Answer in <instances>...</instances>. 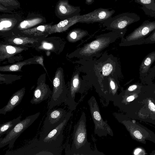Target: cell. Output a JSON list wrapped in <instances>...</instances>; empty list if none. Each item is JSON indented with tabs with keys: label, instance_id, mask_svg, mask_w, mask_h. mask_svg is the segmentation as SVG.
<instances>
[{
	"label": "cell",
	"instance_id": "cell-1",
	"mask_svg": "<svg viewBox=\"0 0 155 155\" xmlns=\"http://www.w3.org/2000/svg\"><path fill=\"white\" fill-rule=\"evenodd\" d=\"M72 143L70 152L71 155H93L90 144L87 139L85 114L83 112L74 127Z\"/></svg>",
	"mask_w": 155,
	"mask_h": 155
},
{
	"label": "cell",
	"instance_id": "cell-2",
	"mask_svg": "<svg viewBox=\"0 0 155 155\" xmlns=\"http://www.w3.org/2000/svg\"><path fill=\"white\" fill-rule=\"evenodd\" d=\"M71 115V112H67L63 121L46 135L40 137L39 141L46 147L62 151L63 130Z\"/></svg>",
	"mask_w": 155,
	"mask_h": 155
},
{
	"label": "cell",
	"instance_id": "cell-3",
	"mask_svg": "<svg viewBox=\"0 0 155 155\" xmlns=\"http://www.w3.org/2000/svg\"><path fill=\"white\" fill-rule=\"evenodd\" d=\"M40 114V112H38L26 117L17 123L4 138L0 137V148L8 145L9 149H12L16 139L37 119Z\"/></svg>",
	"mask_w": 155,
	"mask_h": 155
},
{
	"label": "cell",
	"instance_id": "cell-4",
	"mask_svg": "<svg viewBox=\"0 0 155 155\" xmlns=\"http://www.w3.org/2000/svg\"><path fill=\"white\" fill-rule=\"evenodd\" d=\"M140 20V16L135 13L125 12L112 17L103 25L107 27V28L116 31L124 35L129 25Z\"/></svg>",
	"mask_w": 155,
	"mask_h": 155
},
{
	"label": "cell",
	"instance_id": "cell-5",
	"mask_svg": "<svg viewBox=\"0 0 155 155\" xmlns=\"http://www.w3.org/2000/svg\"><path fill=\"white\" fill-rule=\"evenodd\" d=\"M155 30V21L146 20L123 40L124 46L144 44L145 39Z\"/></svg>",
	"mask_w": 155,
	"mask_h": 155
},
{
	"label": "cell",
	"instance_id": "cell-6",
	"mask_svg": "<svg viewBox=\"0 0 155 155\" xmlns=\"http://www.w3.org/2000/svg\"><path fill=\"white\" fill-rule=\"evenodd\" d=\"M91 115L94 125V133L98 136H107V134L113 136V131L107 123L104 121L100 113L96 100L92 97L88 101Z\"/></svg>",
	"mask_w": 155,
	"mask_h": 155
},
{
	"label": "cell",
	"instance_id": "cell-7",
	"mask_svg": "<svg viewBox=\"0 0 155 155\" xmlns=\"http://www.w3.org/2000/svg\"><path fill=\"white\" fill-rule=\"evenodd\" d=\"M61 154L44 147L37 138L34 139L26 145L14 150H8L5 155H59Z\"/></svg>",
	"mask_w": 155,
	"mask_h": 155
},
{
	"label": "cell",
	"instance_id": "cell-8",
	"mask_svg": "<svg viewBox=\"0 0 155 155\" xmlns=\"http://www.w3.org/2000/svg\"><path fill=\"white\" fill-rule=\"evenodd\" d=\"M60 70L57 71L53 81V89L50 101L48 103V110L55 106L64 103L66 99L67 90L62 80L61 79Z\"/></svg>",
	"mask_w": 155,
	"mask_h": 155
},
{
	"label": "cell",
	"instance_id": "cell-9",
	"mask_svg": "<svg viewBox=\"0 0 155 155\" xmlns=\"http://www.w3.org/2000/svg\"><path fill=\"white\" fill-rule=\"evenodd\" d=\"M62 108L51 109L48 111L43 124L40 137L47 134L64 120L67 114Z\"/></svg>",
	"mask_w": 155,
	"mask_h": 155
},
{
	"label": "cell",
	"instance_id": "cell-10",
	"mask_svg": "<svg viewBox=\"0 0 155 155\" xmlns=\"http://www.w3.org/2000/svg\"><path fill=\"white\" fill-rule=\"evenodd\" d=\"M115 11L112 9L101 8L96 9L89 13L84 14V18L82 23H94L100 22L104 23L110 18Z\"/></svg>",
	"mask_w": 155,
	"mask_h": 155
},
{
	"label": "cell",
	"instance_id": "cell-11",
	"mask_svg": "<svg viewBox=\"0 0 155 155\" xmlns=\"http://www.w3.org/2000/svg\"><path fill=\"white\" fill-rule=\"evenodd\" d=\"M155 61V51L147 55L142 61L139 68V78L143 83H152V65Z\"/></svg>",
	"mask_w": 155,
	"mask_h": 155
},
{
	"label": "cell",
	"instance_id": "cell-12",
	"mask_svg": "<svg viewBox=\"0 0 155 155\" xmlns=\"http://www.w3.org/2000/svg\"><path fill=\"white\" fill-rule=\"evenodd\" d=\"M52 91L44 80L38 81L37 85L33 92V97L30 101L32 104H38L47 99Z\"/></svg>",
	"mask_w": 155,
	"mask_h": 155
},
{
	"label": "cell",
	"instance_id": "cell-13",
	"mask_svg": "<svg viewBox=\"0 0 155 155\" xmlns=\"http://www.w3.org/2000/svg\"><path fill=\"white\" fill-rule=\"evenodd\" d=\"M58 5L59 12L64 19L80 15V7L70 5L68 0H61Z\"/></svg>",
	"mask_w": 155,
	"mask_h": 155
},
{
	"label": "cell",
	"instance_id": "cell-14",
	"mask_svg": "<svg viewBox=\"0 0 155 155\" xmlns=\"http://www.w3.org/2000/svg\"><path fill=\"white\" fill-rule=\"evenodd\" d=\"M25 88L23 87L13 94L7 104L0 110V114L5 115L11 111L22 101L25 95Z\"/></svg>",
	"mask_w": 155,
	"mask_h": 155
},
{
	"label": "cell",
	"instance_id": "cell-15",
	"mask_svg": "<svg viewBox=\"0 0 155 155\" xmlns=\"http://www.w3.org/2000/svg\"><path fill=\"white\" fill-rule=\"evenodd\" d=\"M84 17V15H80L65 19L52 27L50 32H60L65 31L78 22L81 23Z\"/></svg>",
	"mask_w": 155,
	"mask_h": 155
},
{
	"label": "cell",
	"instance_id": "cell-16",
	"mask_svg": "<svg viewBox=\"0 0 155 155\" xmlns=\"http://www.w3.org/2000/svg\"><path fill=\"white\" fill-rule=\"evenodd\" d=\"M142 5L140 8L145 14L155 18V0H133Z\"/></svg>",
	"mask_w": 155,
	"mask_h": 155
},
{
	"label": "cell",
	"instance_id": "cell-17",
	"mask_svg": "<svg viewBox=\"0 0 155 155\" xmlns=\"http://www.w3.org/2000/svg\"><path fill=\"white\" fill-rule=\"evenodd\" d=\"M21 116H20L17 118L10 120L0 125V137L3 134H8L21 121Z\"/></svg>",
	"mask_w": 155,
	"mask_h": 155
},
{
	"label": "cell",
	"instance_id": "cell-18",
	"mask_svg": "<svg viewBox=\"0 0 155 155\" xmlns=\"http://www.w3.org/2000/svg\"><path fill=\"white\" fill-rule=\"evenodd\" d=\"M25 62H21L18 64H14L3 67H1L0 70L3 71H16L19 69L24 64Z\"/></svg>",
	"mask_w": 155,
	"mask_h": 155
},
{
	"label": "cell",
	"instance_id": "cell-19",
	"mask_svg": "<svg viewBox=\"0 0 155 155\" xmlns=\"http://www.w3.org/2000/svg\"><path fill=\"white\" fill-rule=\"evenodd\" d=\"M38 22V21H37L36 19L29 21L25 20L20 23V27L21 28H28L36 25Z\"/></svg>",
	"mask_w": 155,
	"mask_h": 155
},
{
	"label": "cell",
	"instance_id": "cell-20",
	"mask_svg": "<svg viewBox=\"0 0 155 155\" xmlns=\"http://www.w3.org/2000/svg\"><path fill=\"white\" fill-rule=\"evenodd\" d=\"M155 43V30L153 31L144 41V44H152Z\"/></svg>",
	"mask_w": 155,
	"mask_h": 155
},
{
	"label": "cell",
	"instance_id": "cell-21",
	"mask_svg": "<svg viewBox=\"0 0 155 155\" xmlns=\"http://www.w3.org/2000/svg\"><path fill=\"white\" fill-rule=\"evenodd\" d=\"M112 69V65L110 64H107L103 67V74L104 76H107L110 73Z\"/></svg>",
	"mask_w": 155,
	"mask_h": 155
},
{
	"label": "cell",
	"instance_id": "cell-22",
	"mask_svg": "<svg viewBox=\"0 0 155 155\" xmlns=\"http://www.w3.org/2000/svg\"><path fill=\"white\" fill-rule=\"evenodd\" d=\"M5 51L10 54H13L17 51L16 48L13 46L7 45L5 46Z\"/></svg>",
	"mask_w": 155,
	"mask_h": 155
},
{
	"label": "cell",
	"instance_id": "cell-23",
	"mask_svg": "<svg viewBox=\"0 0 155 155\" xmlns=\"http://www.w3.org/2000/svg\"><path fill=\"white\" fill-rule=\"evenodd\" d=\"M12 25V22L9 21H3L0 23V30H1L4 28H8Z\"/></svg>",
	"mask_w": 155,
	"mask_h": 155
},
{
	"label": "cell",
	"instance_id": "cell-24",
	"mask_svg": "<svg viewBox=\"0 0 155 155\" xmlns=\"http://www.w3.org/2000/svg\"><path fill=\"white\" fill-rule=\"evenodd\" d=\"M27 39L21 38H16L13 39V42L17 45H21L24 44L25 43L29 42V41H27Z\"/></svg>",
	"mask_w": 155,
	"mask_h": 155
},
{
	"label": "cell",
	"instance_id": "cell-25",
	"mask_svg": "<svg viewBox=\"0 0 155 155\" xmlns=\"http://www.w3.org/2000/svg\"><path fill=\"white\" fill-rule=\"evenodd\" d=\"M99 42L97 41H95L91 44L90 46L91 48L95 49L97 48L99 46Z\"/></svg>",
	"mask_w": 155,
	"mask_h": 155
},
{
	"label": "cell",
	"instance_id": "cell-26",
	"mask_svg": "<svg viewBox=\"0 0 155 155\" xmlns=\"http://www.w3.org/2000/svg\"><path fill=\"white\" fill-rule=\"evenodd\" d=\"M138 85L137 84H134L129 86L127 90L129 91H132L136 90L138 87Z\"/></svg>",
	"mask_w": 155,
	"mask_h": 155
},
{
	"label": "cell",
	"instance_id": "cell-27",
	"mask_svg": "<svg viewBox=\"0 0 155 155\" xmlns=\"http://www.w3.org/2000/svg\"><path fill=\"white\" fill-rule=\"evenodd\" d=\"M134 134V136L137 138L138 139H141L142 137V135L141 133L138 130L135 131Z\"/></svg>",
	"mask_w": 155,
	"mask_h": 155
},
{
	"label": "cell",
	"instance_id": "cell-28",
	"mask_svg": "<svg viewBox=\"0 0 155 155\" xmlns=\"http://www.w3.org/2000/svg\"><path fill=\"white\" fill-rule=\"evenodd\" d=\"M43 47L45 49H50L52 48V46L50 44L45 43L43 45Z\"/></svg>",
	"mask_w": 155,
	"mask_h": 155
},
{
	"label": "cell",
	"instance_id": "cell-29",
	"mask_svg": "<svg viewBox=\"0 0 155 155\" xmlns=\"http://www.w3.org/2000/svg\"><path fill=\"white\" fill-rule=\"evenodd\" d=\"M148 107L152 111H154L155 110V105L153 103H150Z\"/></svg>",
	"mask_w": 155,
	"mask_h": 155
},
{
	"label": "cell",
	"instance_id": "cell-30",
	"mask_svg": "<svg viewBox=\"0 0 155 155\" xmlns=\"http://www.w3.org/2000/svg\"><path fill=\"white\" fill-rule=\"evenodd\" d=\"M151 76L153 80L155 78V64L152 67Z\"/></svg>",
	"mask_w": 155,
	"mask_h": 155
},
{
	"label": "cell",
	"instance_id": "cell-31",
	"mask_svg": "<svg viewBox=\"0 0 155 155\" xmlns=\"http://www.w3.org/2000/svg\"><path fill=\"white\" fill-rule=\"evenodd\" d=\"M110 85L111 90H115V85L113 81H110Z\"/></svg>",
	"mask_w": 155,
	"mask_h": 155
},
{
	"label": "cell",
	"instance_id": "cell-32",
	"mask_svg": "<svg viewBox=\"0 0 155 155\" xmlns=\"http://www.w3.org/2000/svg\"><path fill=\"white\" fill-rule=\"evenodd\" d=\"M94 0H85V3L88 5H91L94 2Z\"/></svg>",
	"mask_w": 155,
	"mask_h": 155
},
{
	"label": "cell",
	"instance_id": "cell-33",
	"mask_svg": "<svg viewBox=\"0 0 155 155\" xmlns=\"http://www.w3.org/2000/svg\"><path fill=\"white\" fill-rule=\"evenodd\" d=\"M134 98L133 96H130L127 97V102H130L133 101Z\"/></svg>",
	"mask_w": 155,
	"mask_h": 155
},
{
	"label": "cell",
	"instance_id": "cell-34",
	"mask_svg": "<svg viewBox=\"0 0 155 155\" xmlns=\"http://www.w3.org/2000/svg\"><path fill=\"white\" fill-rule=\"evenodd\" d=\"M141 150L140 149H136L134 153V154L136 155L137 154L141 151Z\"/></svg>",
	"mask_w": 155,
	"mask_h": 155
},
{
	"label": "cell",
	"instance_id": "cell-35",
	"mask_svg": "<svg viewBox=\"0 0 155 155\" xmlns=\"http://www.w3.org/2000/svg\"><path fill=\"white\" fill-rule=\"evenodd\" d=\"M118 0H115V2H116Z\"/></svg>",
	"mask_w": 155,
	"mask_h": 155
}]
</instances>
